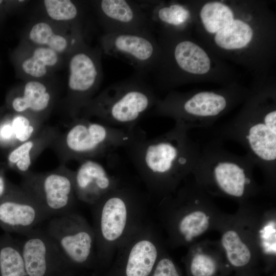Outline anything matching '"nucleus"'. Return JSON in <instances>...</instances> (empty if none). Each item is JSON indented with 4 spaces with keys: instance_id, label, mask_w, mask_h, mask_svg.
<instances>
[{
    "instance_id": "1",
    "label": "nucleus",
    "mask_w": 276,
    "mask_h": 276,
    "mask_svg": "<svg viewBox=\"0 0 276 276\" xmlns=\"http://www.w3.org/2000/svg\"><path fill=\"white\" fill-rule=\"evenodd\" d=\"M187 130L176 123L170 131L150 139L141 130L125 148L149 194L161 200L171 195L195 167L193 146Z\"/></svg>"
},
{
    "instance_id": "2",
    "label": "nucleus",
    "mask_w": 276,
    "mask_h": 276,
    "mask_svg": "<svg viewBox=\"0 0 276 276\" xmlns=\"http://www.w3.org/2000/svg\"><path fill=\"white\" fill-rule=\"evenodd\" d=\"M146 204L138 190L121 183L91 206L96 276H103L120 246L148 220Z\"/></svg>"
},
{
    "instance_id": "3",
    "label": "nucleus",
    "mask_w": 276,
    "mask_h": 276,
    "mask_svg": "<svg viewBox=\"0 0 276 276\" xmlns=\"http://www.w3.org/2000/svg\"><path fill=\"white\" fill-rule=\"evenodd\" d=\"M159 99L146 75L136 72L104 89L81 110L109 126L132 130Z\"/></svg>"
},
{
    "instance_id": "4",
    "label": "nucleus",
    "mask_w": 276,
    "mask_h": 276,
    "mask_svg": "<svg viewBox=\"0 0 276 276\" xmlns=\"http://www.w3.org/2000/svg\"><path fill=\"white\" fill-rule=\"evenodd\" d=\"M141 131L112 127L82 117L74 118L64 133L54 142L63 160L81 162L106 156L120 148H126Z\"/></svg>"
},
{
    "instance_id": "5",
    "label": "nucleus",
    "mask_w": 276,
    "mask_h": 276,
    "mask_svg": "<svg viewBox=\"0 0 276 276\" xmlns=\"http://www.w3.org/2000/svg\"><path fill=\"white\" fill-rule=\"evenodd\" d=\"M43 228L59 249L72 276L86 271L96 276L95 235L83 216L75 211L54 217Z\"/></svg>"
},
{
    "instance_id": "6",
    "label": "nucleus",
    "mask_w": 276,
    "mask_h": 276,
    "mask_svg": "<svg viewBox=\"0 0 276 276\" xmlns=\"http://www.w3.org/2000/svg\"><path fill=\"white\" fill-rule=\"evenodd\" d=\"M159 211L169 242L173 246L192 245L213 224L212 214L195 206V199L189 196L186 188L175 197L170 195L161 200Z\"/></svg>"
},
{
    "instance_id": "7",
    "label": "nucleus",
    "mask_w": 276,
    "mask_h": 276,
    "mask_svg": "<svg viewBox=\"0 0 276 276\" xmlns=\"http://www.w3.org/2000/svg\"><path fill=\"white\" fill-rule=\"evenodd\" d=\"M165 250L157 230L147 220L120 246L103 276H150Z\"/></svg>"
},
{
    "instance_id": "8",
    "label": "nucleus",
    "mask_w": 276,
    "mask_h": 276,
    "mask_svg": "<svg viewBox=\"0 0 276 276\" xmlns=\"http://www.w3.org/2000/svg\"><path fill=\"white\" fill-rule=\"evenodd\" d=\"M74 173L63 165L47 172L30 171L20 187L51 218L64 215L76 211Z\"/></svg>"
},
{
    "instance_id": "9",
    "label": "nucleus",
    "mask_w": 276,
    "mask_h": 276,
    "mask_svg": "<svg viewBox=\"0 0 276 276\" xmlns=\"http://www.w3.org/2000/svg\"><path fill=\"white\" fill-rule=\"evenodd\" d=\"M101 53L80 41L70 57L67 86L74 116L94 98L101 85L103 77Z\"/></svg>"
},
{
    "instance_id": "10",
    "label": "nucleus",
    "mask_w": 276,
    "mask_h": 276,
    "mask_svg": "<svg viewBox=\"0 0 276 276\" xmlns=\"http://www.w3.org/2000/svg\"><path fill=\"white\" fill-rule=\"evenodd\" d=\"M100 44L105 54L124 61L145 75L152 72L161 54L152 32L104 34Z\"/></svg>"
},
{
    "instance_id": "11",
    "label": "nucleus",
    "mask_w": 276,
    "mask_h": 276,
    "mask_svg": "<svg viewBox=\"0 0 276 276\" xmlns=\"http://www.w3.org/2000/svg\"><path fill=\"white\" fill-rule=\"evenodd\" d=\"M21 236L17 240L27 276L72 275L59 249L43 227Z\"/></svg>"
},
{
    "instance_id": "12",
    "label": "nucleus",
    "mask_w": 276,
    "mask_h": 276,
    "mask_svg": "<svg viewBox=\"0 0 276 276\" xmlns=\"http://www.w3.org/2000/svg\"><path fill=\"white\" fill-rule=\"evenodd\" d=\"M95 6L104 34L153 33L154 30L139 1L100 0Z\"/></svg>"
},
{
    "instance_id": "13",
    "label": "nucleus",
    "mask_w": 276,
    "mask_h": 276,
    "mask_svg": "<svg viewBox=\"0 0 276 276\" xmlns=\"http://www.w3.org/2000/svg\"><path fill=\"white\" fill-rule=\"evenodd\" d=\"M50 218L20 186L0 200V227L7 233L23 235Z\"/></svg>"
},
{
    "instance_id": "14",
    "label": "nucleus",
    "mask_w": 276,
    "mask_h": 276,
    "mask_svg": "<svg viewBox=\"0 0 276 276\" xmlns=\"http://www.w3.org/2000/svg\"><path fill=\"white\" fill-rule=\"evenodd\" d=\"M80 162L74 173L75 192L78 200L92 206L122 183L95 159H87Z\"/></svg>"
},
{
    "instance_id": "15",
    "label": "nucleus",
    "mask_w": 276,
    "mask_h": 276,
    "mask_svg": "<svg viewBox=\"0 0 276 276\" xmlns=\"http://www.w3.org/2000/svg\"><path fill=\"white\" fill-rule=\"evenodd\" d=\"M209 178L218 191L234 199L245 197L252 182L245 166L229 157L213 161L209 168Z\"/></svg>"
},
{
    "instance_id": "16",
    "label": "nucleus",
    "mask_w": 276,
    "mask_h": 276,
    "mask_svg": "<svg viewBox=\"0 0 276 276\" xmlns=\"http://www.w3.org/2000/svg\"><path fill=\"white\" fill-rule=\"evenodd\" d=\"M245 144L254 157L267 164L276 159V111L265 113L250 122L243 131Z\"/></svg>"
},
{
    "instance_id": "17",
    "label": "nucleus",
    "mask_w": 276,
    "mask_h": 276,
    "mask_svg": "<svg viewBox=\"0 0 276 276\" xmlns=\"http://www.w3.org/2000/svg\"><path fill=\"white\" fill-rule=\"evenodd\" d=\"M224 258L233 271L236 272L255 268L256 254L243 233L235 227H228L223 231L220 238Z\"/></svg>"
},
{
    "instance_id": "18",
    "label": "nucleus",
    "mask_w": 276,
    "mask_h": 276,
    "mask_svg": "<svg viewBox=\"0 0 276 276\" xmlns=\"http://www.w3.org/2000/svg\"><path fill=\"white\" fill-rule=\"evenodd\" d=\"M52 99L51 92L44 83L30 80L25 83L20 93H12L8 104L18 114L38 116L47 110Z\"/></svg>"
},
{
    "instance_id": "19",
    "label": "nucleus",
    "mask_w": 276,
    "mask_h": 276,
    "mask_svg": "<svg viewBox=\"0 0 276 276\" xmlns=\"http://www.w3.org/2000/svg\"><path fill=\"white\" fill-rule=\"evenodd\" d=\"M187 276H226L232 269L224 256L192 246L183 259Z\"/></svg>"
},
{
    "instance_id": "20",
    "label": "nucleus",
    "mask_w": 276,
    "mask_h": 276,
    "mask_svg": "<svg viewBox=\"0 0 276 276\" xmlns=\"http://www.w3.org/2000/svg\"><path fill=\"white\" fill-rule=\"evenodd\" d=\"M57 137L55 129H46L30 139L19 144L8 154L9 163L22 176L30 172L35 158Z\"/></svg>"
},
{
    "instance_id": "21",
    "label": "nucleus",
    "mask_w": 276,
    "mask_h": 276,
    "mask_svg": "<svg viewBox=\"0 0 276 276\" xmlns=\"http://www.w3.org/2000/svg\"><path fill=\"white\" fill-rule=\"evenodd\" d=\"M0 276H27L17 239L0 236Z\"/></svg>"
},
{
    "instance_id": "22",
    "label": "nucleus",
    "mask_w": 276,
    "mask_h": 276,
    "mask_svg": "<svg viewBox=\"0 0 276 276\" xmlns=\"http://www.w3.org/2000/svg\"><path fill=\"white\" fill-rule=\"evenodd\" d=\"M252 36L253 30L248 24L240 19H234L216 33L214 40L222 49L235 50L246 47Z\"/></svg>"
},
{
    "instance_id": "23",
    "label": "nucleus",
    "mask_w": 276,
    "mask_h": 276,
    "mask_svg": "<svg viewBox=\"0 0 276 276\" xmlns=\"http://www.w3.org/2000/svg\"><path fill=\"white\" fill-rule=\"evenodd\" d=\"M59 54L45 47L36 48L30 56L20 63L21 70L34 78L44 77L48 71L56 66L59 61Z\"/></svg>"
},
{
    "instance_id": "24",
    "label": "nucleus",
    "mask_w": 276,
    "mask_h": 276,
    "mask_svg": "<svg viewBox=\"0 0 276 276\" xmlns=\"http://www.w3.org/2000/svg\"><path fill=\"white\" fill-rule=\"evenodd\" d=\"M200 16L204 29L210 33H216L234 20L232 10L218 2L205 4L201 9Z\"/></svg>"
},
{
    "instance_id": "25",
    "label": "nucleus",
    "mask_w": 276,
    "mask_h": 276,
    "mask_svg": "<svg viewBox=\"0 0 276 276\" xmlns=\"http://www.w3.org/2000/svg\"><path fill=\"white\" fill-rule=\"evenodd\" d=\"M28 36L35 44L47 47L58 54L65 52L70 45L67 38L55 33L51 25L43 21L33 25Z\"/></svg>"
},
{
    "instance_id": "26",
    "label": "nucleus",
    "mask_w": 276,
    "mask_h": 276,
    "mask_svg": "<svg viewBox=\"0 0 276 276\" xmlns=\"http://www.w3.org/2000/svg\"><path fill=\"white\" fill-rule=\"evenodd\" d=\"M275 220L270 219L258 231V242L265 258L266 270L270 271L274 267L275 257Z\"/></svg>"
},
{
    "instance_id": "27",
    "label": "nucleus",
    "mask_w": 276,
    "mask_h": 276,
    "mask_svg": "<svg viewBox=\"0 0 276 276\" xmlns=\"http://www.w3.org/2000/svg\"><path fill=\"white\" fill-rule=\"evenodd\" d=\"M43 4L48 15L56 21H74L80 15L78 6L72 1L45 0Z\"/></svg>"
},
{
    "instance_id": "28",
    "label": "nucleus",
    "mask_w": 276,
    "mask_h": 276,
    "mask_svg": "<svg viewBox=\"0 0 276 276\" xmlns=\"http://www.w3.org/2000/svg\"><path fill=\"white\" fill-rule=\"evenodd\" d=\"M14 129L16 139L19 144L24 142L36 134L39 126L35 121L31 120L30 116L18 114L14 121Z\"/></svg>"
},
{
    "instance_id": "29",
    "label": "nucleus",
    "mask_w": 276,
    "mask_h": 276,
    "mask_svg": "<svg viewBox=\"0 0 276 276\" xmlns=\"http://www.w3.org/2000/svg\"><path fill=\"white\" fill-rule=\"evenodd\" d=\"M150 276H183L173 259L165 250L161 255Z\"/></svg>"
},
{
    "instance_id": "30",
    "label": "nucleus",
    "mask_w": 276,
    "mask_h": 276,
    "mask_svg": "<svg viewBox=\"0 0 276 276\" xmlns=\"http://www.w3.org/2000/svg\"><path fill=\"white\" fill-rule=\"evenodd\" d=\"M14 187L8 185L3 174L0 173V200L5 197Z\"/></svg>"
},
{
    "instance_id": "31",
    "label": "nucleus",
    "mask_w": 276,
    "mask_h": 276,
    "mask_svg": "<svg viewBox=\"0 0 276 276\" xmlns=\"http://www.w3.org/2000/svg\"><path fill=\"white\" fill-rule=\"evenodd\" d=\"M259 272L256 268L236 272L234 276H260Z\"/></svg>"
},
{
    "instance_id": "32",
    "label": "nucleus",
    "mask_w": 276,
    "mask_h": 276,
    "mask_svg": "<svg viewBox=\"0 0 276 276\" xmlns=\"http://www.w3.org/2000/svg\"><path fill=\"white\" fill-rule=\"evenodd\" d=\"M5 1L0 0V21L4 16V14L6 11L5 9Z\"/></svg>"
},
{
    "instance_id": "33",
    "label": "nucleus",
    "mask_w": 276,
    "mask_h": 276,
    "mask_svg": "<svg viewBox=\"0 0 276 276\" xmlns=\"http://www.w3.org/2000/svg\"><path fill=\"white\" fill-rule=\"evenodd\" d=\"M65 276H72V275H65Z\"/></svg>"
}]
</instances>
